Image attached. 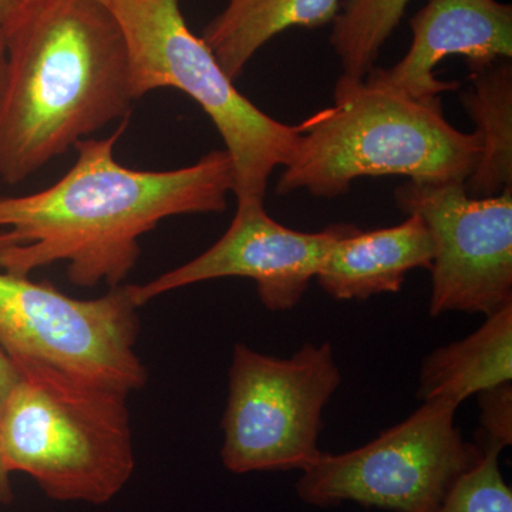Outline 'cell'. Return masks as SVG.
<instances>
[{
  "instance_id": "obj_1",
  "label": "cell",
  "mask_w": 512,
  "mask_h": 512,
  "mask_svg": "<svg viewBox=\"0 0 512 512\" xmlns=\"http://www.w3.org/2000/svg\"><path fill=\"white\" fill-rule=\"evenodd\" d=\"M126 128L127 119L109 137L76 143V163L52 187L0 197V271L29 276L64 262L73 285L116 288L140 258V238L161 221L227 210V150L178 170H133L114 158Z\"/></svg>"
},
{
  "instance_id": "obj_2",
  "label": "cell",
  "mask_w": 512,
  "mask_h": 512,
  "mask_svg": "<svg viewBox=\"0 0 512 512\" xmlns=\"http://www.w3.org/2000/svg\"><path fill=\"white\" fill-rule=\"evenodd\" d=\"M0 180L18 185L111 121L127 117L126 37L97 0H25L3 23Z\"/></svg>"
},
{
  "instance_id": "obj_3",
  "label": "cell",
  "mask_w": 512,
  "mask_h": 512,
  "mask_svg": "<svg viewBox=\"0 0 512 512\" xmlns=\"http://www.w3.org/2000/svg\"><path fill=\"white\" fill-rule=\"evenodd\" d=\"M333 106L303 123L298 148L276 194H348L362 177L402 175L414 183H466L480 160L476 133H461L444 117L441 100L420 101L377 82L340 76Z\"/></svg>"
},
{
  "instance_id": "obj_4",
  "label": "cell",
  "mask_w": 512,
  "mask_h": 512,
  "mask_svg": "<svg viewBox=\"0 0 512 512\" xmlns=\"http://www.w3.org/2000/svg\"><path fill=\"white\" fill-rule=\"evenodd\" d=\"M12 360L19 380L0 410L9 473L28 474L60 503H109L136 468L130 393L39 360Z\"/></svg>"
},
{
  "instance_id": "obj_5",
  "label": "cell",
  "mask_w": 512,
  "mask_h": 512,
  "mask_svg": "<svg viewBox=\"0 0 512 512\" xmlns=\"http://www.w3.org/2000/svg\"><path fill=\"white\" fill-rule=\"evenodd\" d=\"M130 55L134 99L158 89L197 101L234 165L237 200H265L272 173L295 154L303 123H281L259 110L225 74L201 37L188 28L178 0H110Z\"/></svg>"
},
{
  "instance_id": "obj_6",
  "label": "cell",
  "mask_w": 512,
  "mask_h": 512,
  "mask_svg": "<svg viewBox=\"0 0 512 512\" xmlns=\"http://www.w3.org/2000/svg\"><path fill=\"white\" fill-rule=\"evenodd\" d=\"M221 460L234 474L303 471L322 453L323 412L342 382L330 343L289 359L237 343L228 373Z\"/></svg>"
},
{
  "instance_id": "obj_7",
  "label": "cell",
  "mask_w": 512,
  "mask_h": 512,
  "mask_svg": "<svg viewBox=\"0 0 512 512\" xmlns=\"http://www.w3.org/2000/svg\"><path fill=\"white\" fill-rule=\"evenodd\" d=\"M457 409L441 400L423 402L365 446L322 451L296 481L299 500L319 508L355 503L390 512L433 511L484 454L457 429Z\"/></svg>"
},
{
  "instance_id": "obj_8",
  "label": "cell",
  "mask_w": 512,
  "mask_h": 512,
  "mask_svg": "<svg viewBox=\"0 0 512 512\" xmlns=\"http://www.w3.org/2000/svg\"><path fill=\"white\" fill-rule=\"evenodd\" d=\"M126 286L74 299L49 282L0 272V348L131 393L146 386L140 322Z\"/></svg>"
},
{
  "instance_id": "obj_9",
  "label": "cell",
  "mask_w": 512,
  "mask_h": 512,
  "mask_svg": "<svg viewBox=\"0 0 512 512\" xmlns=\"http://www.w3.org/2000/svg\"><path fill=\"white\" fill-rule=\"evenodd\" d=\"M394 201L419 215L433 238L430 316H487L512 302V187L471 198L464 183L407 181Z\"/></svg>"
},
{
  "instance_id": "obj_10",
  "label": "cell",
  "mask_w": 512,
  "mask_h": 512,
  "mask_svg": "<svg viewBox=\"0 0 512 512\" xmlns=\"http://www.w3.org/2000/svg\"><path fill=\"white\" fill-rule=\"evenodd\" d=\"M350 224L330 225L320 232L295 231L265 211L264 200H238L234 220L204 254L143 285H127L137 308L158 296L205 281L248 278L268 311L295 308L333 242Z\"/></svg>"
},
{
  "instance_id": "obj_11",
  "label": "cell",
  "mask_w": 512,
  "mask_h": 512,
  "mask_svg": "<svg viewBox=\"0 0 512 512\" xmlns=\"http://www.w3.org/2000/svg\"><path fill=\"white\" fill-rule=\"evenodd\" d=\"M412 45L392 67L367 76L420 101L441 100L460 87L441 82L434 69L448 56H463L468 70L512 59V6L498 0H429L410 19Z\"/></svg>"
},
{
  "instance_id": "obj_12",
  "label": "cell",
  "mask_w": 512,
  "mask_h": 512,
  "mask_svg": "<svg viewBox=\"0 0 512 512\" xmlns=\"http://www.w3.org/2000/svg\"><path fill=\"white\" fill-rule=\"evenodd\" d=\"M433 256V238L419 215L372 231L350 225L329 248L315 278L336 301H365L399 292L410 271H430Z\"/></svg>"
},
{
  "instance_id": "obj_13",
  "label": "cell",
  "mask_w": 512,
  "mask_h": 512,
  "mask_svg": "<svg viewBox=\"0 0 512 512\" xmlns=\"http://www.w3.org/2000/svg\"><path fill=\"white\" fill-rule=\"evenodd\" d=\"M505 382H512V302L485 316L467 338L424 357L417 396L421 402L441 400L458 407Z\"/></svg>"
},
{
  "instance_id": "obj_14",
  "label": "cell",
  "mask_w": 512,
  "mask_h": 512,
  "mask_svg": "<svg viewBox=\"0 0 512 512\" xmlns=\"http://www.w3.org/2000/svg\"><path fill=\"white\" fill-rule=\"evenodd\" d=\"M342 0H228L201 39L235 82L249 60L272 37L289 28L316 29L332 23Z\"/></svg>"
},
{
  "instance_id": "obj_15",
  "label": "cell",
  "mask_w": 512,
  "mask_h": 512,
  "mask_svg": "<svg viewBox=\"0 0 512 512\" xmlns=\"http://www.w3.org/2000/svg\"><path fill=\"white\" fill-rule=\"evenodd\" d=\"M468 72V86L460 99L476 123L481 154L464 187L471 198L495 197L512 187L511 59Z\"/></svg>"
},
{
  "instance_id": "obj_16",
  "label": "cell",
  "mask_w": 512,
  "mask_h": 512,
  "mask_svg": "<svg viewBox=\"0 0 512 512\" xmlns=\"http://www.w3.org/2000/svg\"><path fill=\"white\" fill-rule=\"evenodd\" d=\"M410 0H342L333 19L330 45L342 76L363 80L376 67L380 50L402 22Z\"/></svg>"
},
{
  "instance_id": "obj_17",
  "label": "cell",
  "mask_w": 512,
  "mask_h": 512,
  "mask_svg": "<svg viewBox=\"0 0 512 512\" xmlns=\"http://www.w3.org/2000/svg\"><path fill=\"white\" fill-rule=\"evenodd\" d=\"M481 447L480 461L458 478L431 512H512V490L500 468L501 450Z\"/></svg>"
},
{
  "instance_id": "obj_18",
  "label": "cell",
  "mask_w": 512,
  "mask_h": 512,
  "mask_svg": "<svg viewBox=\"0 0 512 512\" xmlns=\"http://www.w3.org/2000/svg\"><path fill=\"white\" fill-rule=\"evenodd\" d=\"M477 396L481 421L477 443L503 451L512 444V383L497 384Z\"/></svg>"
},
{
  "instance_id": "obj_19",
  "label": "cell",
  "mask_w": 512,
  "mask_h": 512,
  "mask_svg": "<svg viewBox=\"0 0 512 512\" xmlns=\"http://www.w3.org/2000/svg\"><path fill=\"white\" fill-rule=\"evenodd\" d=\"M18 380V367L15 366L8 353L0 348V410H2L3 404H5Z\"/></svg>"
},
{
  "instance_id": "obj_20",
  "label": "cell",
  "mask_w": 512,
  "mask_h": 512,
  "mask_svg": "<svg viewBox=\"0 0 512 512\" xmlns=\"http://www.w3.org/2000/svg\"><path fill=\"white\" fill-rule=\"evenodd\" d=\"M15 500L12 483H10V473L3 461L2 448H0V504H12Z\"/></svg>"
},
{
  "instance_id": "obj_21",
  "label": "cell",
  "mask_w": 512,
  "mask_h": 512,
  "mask_svg": "<svg viewBox=\"0 0 512 512\" xmlns=\"http://www.w3.org/2000/svg\"><path fill=\"white\" fill-rule=\"evenodd\" d=\"M6 72H8V52H6L5 30L0 22V101L5 92Z\"/></svg>"
},
{
  "instance_id": "obj_22",
  "label": "cell",
  "mask_w": 512,
  "mask_h": 512,
  "mask_svg": "<svg viewBox=\"0 0 512 512\" xmlns=\"http://www.w3.org/2000/svg\"><path fill=\"white\" fill-rule=\"evenodd\" d=\"M25 0H0V22H6L9 18L15 15L16 10L20 8V5Z\"/></svg>"
},
{
  "instance_id": "obj_23",
  "label": "cell",
  "mask_w": 512,
  "mask_h": 512,
  "mask_svg": "<svg viewBox=\"0 0 512 512\" xmlns=\"http://www.w3.org/2000/svg\"><path fill=\"white\" fill-rule=\"evenodd\" d=\"M97 2L103 3L104 6L109 5L110 0H97Z\"/></svg>"
}]
</instances>
